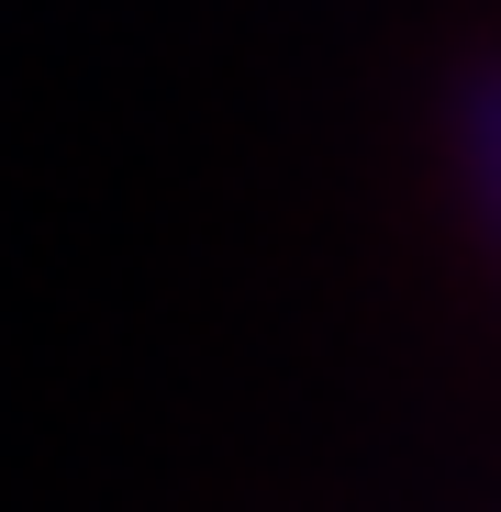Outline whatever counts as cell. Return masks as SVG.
Segmentation results:
<instances>
[{"instance_id":"1","label":"cell","mask_w":501,"mask_h":512,"mask_svg":"<svg viewBox=\"0 0 501 512\" xmlns=\"http://www.w3.org/2000/svg\"><path fill=\"white\" fill-rule=\"evenodd\" d=\"M446 156H457V190L479 245L501 256V45H468L446 67Z\"/></svg>"}]
</instances>
